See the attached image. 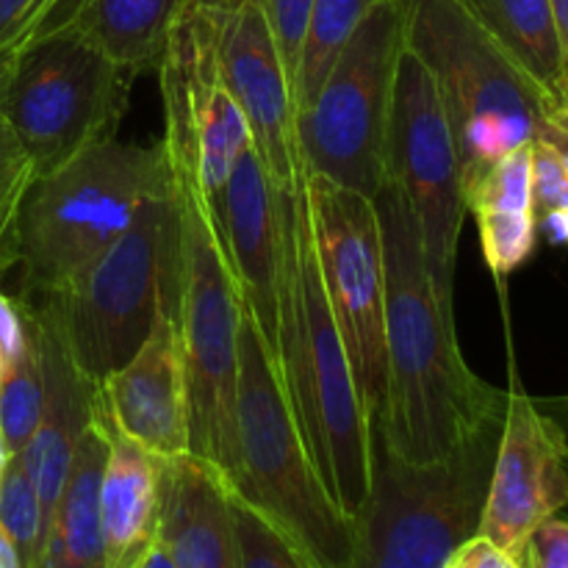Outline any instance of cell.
I'll use <instances>...</instances> for the list:
<instances>
[{
  "label": "cell",
  "mask_w": 568,
  "mask_h": 568,
  "mask_svg": "<svg viewBox=\"0 0 568 568\" xmlns=\"http://www.w3.org/2000/svg\"><path fill=\"white\" fill-rule=\"evenodd\" d=\"M442 568H521L519 560L514 555H508L505 549H499L497 544L488 541L486 536H471L469 541L460 544Z\"/></svg>",
  "instance_id": "obj_36"
},
{
  "label": "cell",
  "mask_w": 568,
  "mask_h": 568,
  "mask_svg": "<svg viewBox=\"0 0 568 568\" xmlns=\"http://www.w3.org/2000/svg\"><path fill=\"white\" fill-rule=\"evenodd\" d=\"M227 494L264 516L314 568H347L353 519L338 510L305 449L281 372L247 308L239 331L236 458Z\"/></svg>",
  "instance_id": "obj_5"
},
{
  "label": "cell",
  "mask_w": 568,
  "mask_h": 568,
  "mask_svg": "<svg viewBox=\"0 0 568 568\" xmlns=\"http://www.w3.org/2000/svg\"><path fill=\"white\" fill-rule=\"evenodd\" d=\"M405 48L430 72L460 164V189L538 136L549 98L464 0H399Z\"/></svg>",
  "instance_id": "obj_7"
},
{
  "label": "cell",
  "mask_w": 568,
  "mask_h": 568,
  "mask_svg": "<svg viewBox=\"0 0 568 568\" xmlns=\"http://www.w3.org/2000/svg\"><path fill=\"white\" fill-rule=\"evenodd\" d=\"M403 50L399 0H383L336 55L314 100L297 111L294 131L305 172L369 200L381 192Z\"/></svg>",
  "instance_id": "obj_10"
},
{
  "label": "cell",
  "mask_w": 568,
  "mask_h": 568,
  "mask_svg": "<svg viewBox=\"0 0 568 568\" xmlns=\"http://www.w3.org/2000/svg\"><path fill=\"white\" fill-rule=\"evenodd\" d=\"M159 541L175 568H236L231 497L209 460L192 453L166 458Z\"/></svg>",
  "instance_id": "obj_20"
},
{
  "label": "cell",
  "mask_w": 568,
  "mask_h": 568,
  "mask_svg": "<svg viewBox=\"0 0 568 568\" xmlns=\"http://www.w3.org/2000/svg\"><path fill=\"white\" fill-rule=\"evenodd\" d=\"M222 244L244 308L253 314L270 358L277 364V322H281L283 272V189L266 172L250 144L233 166L214 205Z\"/></svg>",
  "instance_id": "obj_16"
},
{
  "label": "cell",
  "mask_w": 568,
  "mask_h": 568,
  "mask_svg": "<svg viewBox=\"0 0 568 568\" xmlns=\"http://www.w3.org/2000/svg\"><path fill=\"white\" fill-rule=\"evenodd\" d=\"M98 419L109 438V458L100 480L103 568H133L159 541L166 458L116 430L103 399L98 405Z\"/></svg>",
  "instance_id": "obj_19"
},
{
  "label": "cell",
  "mask_w": 568,
  "mask_h": 568,
  "mask_svg": "<svg viewBox=\"0 0 568 568\" xmlns=\"http://www.w3.org/2000/svg\"><path fill=\"white\" fill-rule=\"evenodd\" d=\"M9 449H6V442H3V433H0V477H3L6 471V464H9Z\"/></svg>",
  "instance_id": "obj_43"
},
{
  "label": "cell",
  "mask_w": 568,
  "mask_h": 568,
  "mask_svg": "<svg viewBox=\"0 0 568 568\" xmlns=\"http://www.w3.org/2000/svg\"><path fill=\"white\" fill-rule=\"evenodd\" d=\"M541 142H547L555 153L564 159V164L568 166V109L564 103L552 105L544 116L541 128H538V136Z\"/></svg>",
  "instance_id": "obj_37"
},
{
  "label": "cell",
  "mask_w": 568,
  "mask_h": 568,
  "mask_svg": "<svg viewBox=\"0 0 568 568\" xmlns=\"http://www.w3.org/2000/svg\"><path fill=\"white\" fill-rule=\"evenodd\" d=\"M31 181V159L22 150V144L17 142L9 122L0 114V247H9V233L11 225H14L17 209H20V200Z\"/></svg>",
  "instance_id": "obj_31"
},
{
  "label": "cell",
  "mask_w": 568,
  "mask_h": 568,
  "mask_svg": "<svg viewBox=\"0 0 568 568\" xmlns=\"http://www.w3.org/2000/svg\"><path fill=\"white\" fill-rule=\"evenodd\" d=\"M568 505V442L525 392H508L480 536L519 560L527 536Z\"/></svg>",
  "instance_id": "obj_14"
},
{
  "label": "cell",
  "mask_w": 568,
  "mask_h": 568,
  "mask_svg": "<svg viewBox=\"0 0 568 568\" xmlns=\"http://www.w3.org/2000/svg\"><path fill=\"white\" fill-rule=\"evenodd\" d=\"M22 308L31 322L39 358H42L44 399L42 419H39L28 447L20 453V460L37 486L44 525H48L50 514L64 491L67 477H70L78 442L98 414L100 386L83 375L53 322L28 303H22Z\"/></svg>",
  "instance_id": "obj_18"
},
{
  "label": "cell",
  "mask_w": 568,
  "mask_h": 568,
  "mask_svg": "<svg viewBox=\"0 0 568 568\" xmlns=\"http://www.w3.org/2000/svg\"><path fill=\"white\" fill-rule=\"evenodd\" d=\"M549 6H552L555 28H558L560 50H564V61L568 70V0H549Z\"/></svg>",
  "instance_id": "obj_40"
},
{
  "label": "cell",
  "mask_w": 568,
  "mask_h": 568,
  "mask_svg": "<svg viewBox=\"0 0 568 568\" xmlns=\"http://www.w3.org/2000/svg\"><path fill=\"white\" fill-rule=\"evenodd\" d=\"M322 286L369 422L386 419V266L375 203L305 172Z\"/></svg>",
  "instance_id": "obj_11"
},
{
  "label": "cell",
  "mask_w": 568,
  "mask_h": 568,
  "mask_svg": "<svg viewBox=\"0 0 568 568\" xmlns=\"http://www.w3.org/2000/svg\"><path fill=\"white\" fill-rule=\"evenodd\" d=\"M105 414L161 458L189 453V399L178 316H164L125 366L100 383Z\"/></svg>",
  "instance_id": "obj_17"
},
{
  "label": "cell",
  "mask_w": 568,
  "mask_h": 568,
  "mask_svg": "<svg viewBox=\"0 0 568 568\" xmlns=\"http://www.w3.org/2000/svg\"><path fill=\"white\" fill-rule=\"evenodd\" d=\"M181 220V297L178 327L189 399V453L222 477L236 458V386L242 292L233 277L216 214L194 159H172Z\"/></svg>",
  "instance_id": "obj_8"
},
{
  "label": "cell",
  "mask_w": 568,
  "mask_h": 568,
  "mask_svg": "<svg viewBox=\"0 0 568 568\" xmlns=\"http://www.w3.org/2000/svg\"><path fill=\"white\" fill-rule=\"evenodd\" d=\"M386 172L414 214L433 288L444 308L453 311L455 261L466 220L458 150L436 83L408 48L394 83Z\"/></svg>",
  "instance_id": "obj_12"
},
{
  "label": "cell",
  "mask_w": 568,
  "mask_h": 568,
  "mask_svg": "<svg viewBox=\"0 0 568 568\" xmlns=\"http://www.w3.org/2000/svg\"><path fill=\"white\" fill-rule=\"evenodd\" d=\"M464 6L505 53L560 103L566 61L549 0H464Z\"/></svg>",
  "instance_id": "obj_23"
},
{
  "label": "cell",
  "mask_w": 568,
  "mask_h": 568,
  "mask_svg": "<svg viewBox=\"0 0 568 568\" xmlns=\"http://www.w3.org/2000/svg\"><path fill=\"white\" fill-rule=\"evenodd\" d=\"M216 55L227 89L247 116L255 153L277 186L294 189L303 172L294 131L297 109L258 0H220Z\"/></svg>",
  "instance_id": "obj_15"
},
{
  "label": "cell",
  "mask_w": 568,
  "mask_h": 568,
  "mask_svg": "<svg viewBox=\"0 0 568 568\" xmlns=\"http://www.w3.org/2000/svg\"><path fill=\"white\" fill-rule=\"evenodd\" d=\"M31 344V327H28L26 308L20 300H11L0 292V375L26 353Z\"/></svg>",
  "instance_id": "obj_35"
},
{
  "label": "cell",
  "mask_w": 568,
  "mask_h": 568,
  "mask_svg": "<svg viewBox=\"0 0 568 568\" xmlns=\"http://www.w3.org/2000/svg\"><path fill=\"white\" fill-rule=\"evenodd\" d=\"M100 405V403H98ZM109 438L94 414L72 458L70 477L44 525L42 547L33 568H103V527H100V480H103Z\"/></svg>",
  "instance_id": "obj_21"
},
{
  "label": "cell",
  "mask_w": 568,
  "mask_h": 568,
  "mask_svg": "<svg viewBox=\"0 0 568 568\" xmlns=\"http://www.w3.org/2000/svg\"><path fill=\"white\" fill-rule=\"evenodd\" d=\"M466 211H532V142L494 161L464 194Z\"/></svg>",
  "instance_id": "obj_27"
},
{
  "label": "cell",
  "mask_w": 568,
  "mask_h": 568,
  "mask_svg": "<svg viewBox=\"0 0 568 568\" xmlns=\"http://www.w3.org/2000/svg\"><path fill=\"white\" fill-rule=\"evenodd\" d=\"M0 527L14 541L22 566L33 568L39 547H42L44 516L37 486L22 466L20 455H11L0 477Z\"/></svg>",
  "instance_id": "obj_26"
},
{
  "label": "cell",
  "mask_w": 568,
  "mask_h": 568,
  "mask_svg": "<svg viewBox=\"0 0 568 568\" xmlns=\"http://www.w3.org/2000/svg\"><path fill=\"white\" fill-rule=\"evenodd\" d=\"M568 205V166L558 153L541 139H532V214L544 216L549 211Z\"/></svg>",
  "instance_id": "obj_32"
},
{
  "label": "cell",
  "mask_w": 568,
  "mask_h": 568,
  "mask_svg": "<svg viewBox=\"0 0 568 568\" xmlns=\"http://www.w3.org/2000/svg\"><path fill=\"white\" fill-rule=\"evenodd\" d=\"M560 103L568 109V70H566V81H564V94H560Z\"/></svg>",
  "instance_id": "obj_45"
},
{
  "label": "cell",
  "mask_w": 568,
  "mask_h": 568,
  "mask_svg": "<svg viewBox=\"0 0 568 568\" xmlns=\"http://www.w3.org/2000/svg\"><path fill=\"white\" fill-rule=\"evenodd\" d=\"M505 414L483 422L453 453L427 464L399 458L381 422L369 425V491L353 516L347 568H442L480 532Z\"/></svg>",
  "instance_id": "obj_6"
},
{
  "label": "cell",
  "mask_w": 568,
  "mask_h": 568,
  "mask_svg": "<svg viewBox=\"0 0 568 568\" xmlns=\"http://www.w3.org/2000/svg\"><path fill=\"white\" fill-rule=\"evenodd\" d=\"M26 44L28 42L9 44V48H0V100H3L6 87H9V81H11V72H14L17 59H20V53H22V48H26Z\"/></svg>",
  "instance_id": "obj_39"
},
{
  "label": "cell",
  "mask_w": 568,
  "mask_h": 568,
  "mask_svg": "<svg viewBox=\"0 0 568 568\" xmlns=\"http://www.w3.org/2000/svg\"><path fill=\"white\" fill-rule=\"evenodd\" d=\"M377 3L383 0H314L303 59L294 81V109L303 111L314 100L336 55Z\"/></svg>",
  "instance_id": "obj_24"
},
{
  "label": "cell",
  "mask_w": 568,
  "mask_h": 568,
  "mask_svg": "<svg viewBox=\"0 0 568 568\" xmlns=\"http://www.w3.org/2000/svg\"><path fill=\"white\" fill-rule=\"evenodd\" d=\"M220 0H192L161 61L164 142L194 148L197 175L211 205L220 200L233 166L253 144L244 111L227 89L216 55Z\"/></svg>",
  "instance_id": "obj_13"
},
{
  "label": "cell",
  "mask_w": 568,
  "mask_h": 568,
  "mask_svg": "<svg viewBox=\"0 0 568 568\" xmlns=\"http://www.w3.org/2000/svg\"><path fill=\"white\" fill-rule=\"evenodd\" d=\"M538 236L547 239L549 244H560V247H568V205L566 209L549 211V214L538 216Z\"/></svg>",
  "instance_id": "obj_38"
},
{
  "label": "cell",
  "mask_w": 568,
  "mask_h": 568,
  "mask_svg": "<svg viewBox=\"0 0 568 568\" xmlns=\"http://www.w3.org/2000/svg\"><path fill=\"white\" fill-rule=\"evenodd\" d=\"M72 6L75 0L28 39L0 100V114L31 159L33 175L116 139L136 78L78 31Z\"/></svg>",
  "instance_id": "obj_9"
},
{
  "label": "cell",
  "mask_w": 568,
  "mask_h": 568,
  "mask_svg": "<svg viewBox=\"0 0 568 568\" xmlns=\"http://www.w3.org/2000/svg\"><path fill=\"white\" fill-rule=\"evenodd\" d=\"M189 3L192 0H75L70 17L94 48L139 75L159 70Z\"/></svg>",
  "instance_id": "obj_22"
},
{
  "label": "cell",
  "mask_w": 568,
  "mask_h": 568,
  "mask_svg": "<svg viewBox=\"0 0 568 568\" xmlns=\"http://www.w3.org/2000/svg\"><path fill=\"white\" fill-rule=\"evenodd\" d=\"M258 6L264 11L272 42H275L294 94V81H297L300 59H303L305 33H308L314 0H258Z\"/></svg>",
  "instance_id": "obj_30"
},
{
  "label": "cell",
  "mask_w": 568,
  "mask_h": 568,
  "mask_svg": "<svg viewBox=\"0 0 568 568\" xmlns=\"http://www.w3.org/2000/svg\"><path fill=\"white\" fill-rule=\"evenodd\" d=\"M181 297V220L175 189L148 197L131 225L53 292L20 297L42 311L89 381L125 366Z\"/></svg>",
  "instance_id": "obj_3"
},
{
  "label": "cell",
  "mask_w": 568,
  "mask_h": 568,
  "mask_svg": "<svg viewBox=\"0 0 568 568\" xmlns=\"http://www.w3.org/2000/svg\"><path fill=\"white\" fill-rule=\"evenodd\" d=\"M475 220L486 264L497 277L519 270L536 250L538 225L532 211H475Z\"/></svg>",
  "instance_id": "obj_29"
},
{
  "label": "cell",
  "mask_w": 568,
  "mask_h": 568,
  "mask_svg": "<svg viewBox=\"0 0 568 568\" xmlns=\"http://www.w3.org/2000/svg\"><path fill=\"white\" fill-rule=\"evenodd\" d=\"M9 266V247H0V270Z\"/></svg>",
  "instance_id": "obj_44"
},
{
  "label": "cell",
  "mask_w": 568,
  "mask_h": 568,
  "mask_svg": "<svg viewBox=\"0 0 568 568\" xmlns=\"http://www.w3.org/2000/svg\"><path fill=\"white\" fill-rule=\"evenodd\" d=\"M70 0H0V48L37 37Z\"/></svg>",
  "instance_id": "obj_33"
},
{
  "label": "cell",
  "mask_w": 568,
  "mask_h": 568,
  "mask_svg": "<svg viewBox=\"0 0 568 568\" xmlns=\"http://www.w3.org/2000/svg\"><path fill=\"white\" fill-rule=\"evenodd\" d=\"M42 358H39L37 336L31 331V344L26 347V353L0 375V433H3L9 455H20L28 447L39 419H42Z\"/></svg>",
  "instance_id": "obj_25"
},
{
  "label": "cell",
  "mask_w": 568,
  "mask_h": 568,
  "mask_svg": "<svg viewBox=\"0 0 568 568\" xmlns=\"http://www.w3.org/2000/svg\"><path fill=\"white\" fill-rule=\"evenodd\" d=\"M133 568H175V564H172L170 552L161 547V541H155L153 547H150V552L144 555V558L139 560V564Z\"/></svg>",
  "instance_id": "obj_42"
},
{
  "label": "cell",
  "mask_w": 568,
  "mask_h": 568,
  "mask_svg": "<svg viewBox=\"0 0 568 568\" xmlns=\"http://www.w3.org/2000/svg\"><path fill=\"white\" fill-rule=\"evenodd\" d=\"M277 372L305 449L342 514L353 519L369 491V419L342 333L333 320L311 227L305 166L283 189V272Z\"/></svg>",
  "instance_id": "obj_2"
},
{
  "label": "cell",
  "mask_w": 568,
  "mask_h": 568,
  "mask_svg": "<svg viewBox=\"0 0 568 568\" xmlns=\"http://www.w3.org/2000/svg\"><path fill=\"white\" fill-rule=\"evenodd\" d=\"M231 525L236 538V568H314L281 530L236 497H231Z\"/></svg>",
  "instance_id": "obj_28"
},
{
  "label": "cell",
  "mask_w": 568,
  "mask_h": 568,
  "mask_svg": "<svg viewBox=\"0 0 568 568\" xmlns=\"http://www.w3.org/2000/svg\"><path fill=\"white\" fill-rule=\"evenodd\" d=\"M519 564L521 568H568V521L558 516L541 521L527 536Z\"/></svg>",
  "instance_id": "obj_34"
},
{
  "label": "cell",
  "mask_w": 568,
  "mask_h": 568,
  "mask_svg": "<svg viewBox=\"0 0 568 568\" xmlns=\"http://www.w3.org/2000/svg\"><path fill=\"white\" fill-rule=\"evenodd\" d=\"M0 568H26L22 566L20 552H17L14 541L9 538V532L0 527Z\"/></svg>",
  "instance_id": "obj_41"
},
{
  "label": "cell",
  "mask_w": 568,
  "mask_h": 568,
  "mask_svg": "<svg viewBox=\"0 0 568 568\" xmlns=\"http://www.w3.org/2000/svg\"><path fill=\"white\" fill-rule=\"evenodd\" d=\"M172 189L164 139H109L33 175L9 233V264H20L22 297L64 286L131 225L144 200Z\"/></svg>",
  "instance_id": "obj_4"
},
{
  "label": "cell",
  "mask_w": 568,
  "mask_h": 568,
  "mask_svg": "<svg viewBox=\"0 0 568 568\" xmlns=\"http://www.w3.org/2000/svg\"><path fill=\"white\" fill-rule=\"evenodd\" d=\"M386 266V442L427 464L453 453L483 422L505 414L508 392L471 372L425 266L419 231L392 178L372 197ZM372 425V422H369Z\"/></svg>",
  "instance_id": "obj_1"
}]
</instances>
